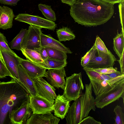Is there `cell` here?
<instances>
[{
    "mask_svg": "<svg viewBox=\"0 0 124 124\" xmlns=\"http://www.w3.org/2000/svg\"><path fill=\"white\" fill-rule=\"evenodd\" d=\"M27 30L26 29H22L18 33L9 43L8 45L11 49L21 50V44Z\"/></svg>",
    "mask_w": 124,
    "mask_h": 124,
    "instance_id": "obj_26",
    "label": "cell"
},
{
    "mask_svg": "<svg viewBox=\"0 0 124 124\" xmlns=\"http://www.w3.org/2000/svg\"><path fill=\"white\" fill-rule=\"evenodd\" d=\"M41 28L30 25L27 30L21 45L22 49L34 50L41 46L40 35Z\"/></svg>",
    "mask_w": 124,
    "mask_h": 124,
    "instance_id": "obj_6",
    "label": "cell"
},
{
    "mask_svg": "<svg viewBox=\"0 0 124 124\" xmlns=\"http://www.w3.org/2000/svg\"><path fill=\"white\" fill-rule=\"evenodd\" d=\"M77 0H61L62 2L71 6Z\"/></svg>",
    "mask_w": 124,
    "mask_h": 124,
    "instance_id": "obj_42",
    "label": "cell"
},
{
    "mask_svg": "<svg viewBox=\"0 0 124 124\" xmlns=\"http://www.w3.org/2000/svg\"><path fill=\"white\" fill-rule=\"evenodd\" d=\"M38 7L39 10L46 19L54 22L56 21V18L55 12L52 9L51 6L39 4L38 5Z\"/></svg>",
    "mask_w": 124,
    "mask_h": 124,
    "instance_id": "obj_27",
    "label": "cell"
},
{
    "mask_svg": "<svg viewBox=\"0 0 124 124\" xmlns=\"http://www.w3.org/2000/svg\"><path fill=\"white\" fill-rule=\"evenodd\" d=\"M15 16L11 8L0 6V29L6 30L12 28Z\"/></svg>",
    "mask_w": 124,
    "mask_h": 124,
    "instance_id": "obj_20",
    "label": "cell"
},
{
    "mask_svg": "<svg viewBox=\"0 0 124 124\" xmlns=\"http://www.w3.org/2000/svg\"><path fill=\"white\" fill-rule=\"evenodd\" d=\"M6 37L4 34L0 32V47L16 56H18L9 46Z\"/></svg>",
    "mask_w": 124,
    "mask_h": 124,
    "instance_id": "obj_32",
    "label": "cell"
},
{
    "mask_svg": "<svg viewBox=\"0 0 124 124\" xmlns=\"http://www.w3.org/2000/svg\"><path fill=\"white\" fill-rule=\"evenodd\" d=\"M56 33L60 42L73 40L76 38L75 35L70 28L67 27H63L57 30Z\"/></svg>",
    "mask_w": 124,
    "mask_h": 124,
    "instance_id": "obj_24",
    "label": "cell"
},
{
    "mask_svg": "<svg viewBox=\"0 0 124 124\" xmlns=\"http://www.w3.org/2000/svg\"><path fill=\"white\" fill-rule=\"evenodd\" d=\"M93 69L96 72L104 74L110 73L117 72L118 71L117 70V68H114L113 67Z\"/></svg>",
    "mask_w": 124,
    "mask_h": 124,
    "instance_id": "obj_35",
    "label": "cell"
},
{
    "mask_svg": "<svg viewBox=\"0 0 124 124\" xmlns=\"http://www.w3.org/2000/svg\"><path fill=\"white\" fill-rule=\"evenodd\" d=\"M29 100L24 102L16 109L13 111L10 117L11 124H26L32 114L29 105Z\"/></svg>",
    "mask_w": 124,
    "mask_h": 124,
    "instance_id": "obj_13",
    "label": "cell"
},
{
    "mask_svg": "<svg viewBox=\"0 0 124 124\" xmlns=\"http://www.w3.org/2000/svg\"><path fill=\"white\" fill-rule=\"evenodd\" d=\"M70 11L75 22L91 27L107 22L113 16L114 8V5L105 0H77Z\"/></svg>",
    "mask_w": 124,
    "mask_h": 124,
    "instance_id": "obj_1",
    "label": "cell"
},
{
    "mask_svg": "<svg viewBox=\"0 0 124 124\" xmlns=\"http://www.w3.org/2000/svg\"><path fill=\"white\" fill-rule=\"evenodd\" d=\"M20 65L22 66L28 74L34 80L38 78L46 77V69L27 59L21 58L20 61Z\"/></svg>",
    "mask_w": 124,
    "mask_h": 124,
    "instance_id": "obj_15",
    "label": "cell"
},
{
    "mask_svg": "<svg viewBox=\"0 0 124 124\" xmlns=\"http://www.w3.org/2000/svg\"><path fill=\"white\" fill-rule=\"evenodd\" d=\"M107 2L110 4L114 5L115 4L120 3L124 0H105Z\"/></svg>",
    "mask_w": 124,
    "mask_h": 124,
    "instance_id": "obj_43",
    "label": "cell"
},
{
    "mask_svg": "<svg viewBox=\"0 0 124 124\" xmlns=\"http://www.w3.org/2000/svg\"><path fill=\"white\" fill-rule=\"evenodd\" d=\"M117 61L120 64L121 73L122 74H124V51L123 52L121 57L119 60Z\"/></svg>",
    "mask_w": 124,
    "mask_h": 124,
    "instance_id": "obj_40",
    "label": "cell"
},
{
    "mask_svg": "<svg viewBox=\"0 0 124 124\" xmlns=\"http://www.w3.org/2000/svg\"><path fill=\"white\" fill-rule=\"evenodd\" d=\"M80 98L74 101L69 108L65 117L68 124H79L81 122Z\"/></svg>",
    "mask_w": 124,
    "mask_h": 124,
    "instance_id": "obj_21",
    "label": "cell"
},
{
    "mask_svg": "<svg viewBox=\"0 0 124 124\" xmlns=\"http://www.w3.org/2000/svg\"><path fill=\"white\" fill-rule=\"evenodd\" d=\"M7 76L12 78L4 62L0 59V78H3Z\"/></svg>",
    "mask_w": 124,
    "mask_h": 124,
    "instance_id": "obj_34",
    "label": "cell"
},
{
    "mask_svg": "<svg viewBox=\"0 0 124 124\" xmlns=\"http://www.w3.org/2000/svg\"><path fill=\"white\" fill-rule=\"evenodd\" d=\"M119 8L121 23L122 26V31H124V1L119 3Z\"/></svg>",
    "mask_w": 124,
    "mask_h": 124,
    "instance_id": "obj_37",
    "label": "cell"
},
{
    "mask_svg": "<svg viewBox=\"0 0 124 124\" xmlns=\"http://www.w3.org/2000/svg\"><path fill=\"white\" fill-rule=\"evenodd\" d=\"M101 122L96 121L93 117L90 116L83 118L79 124H101Z\"/></svg>",
    "mask_w": 124,
    "mask_h": 124,
    "instance_id": "obj_36",
    "label": "cell"
},
{
    "mask_svg": "<svg viewBox=\"0 0 124 124\" xmlns=\"http://www.w3.org/2000/svg\"><path fill=\"white\" fill-rule=\"evenodd\" d=\"M70 102L63 95L57 96L53 105L54 115L62 119L64 118L70 107Z\"/></svg>",
    "mask_w": 124,
    "mask_h": 124,
    "instance_id": "obj_16",
    "label": "cell"
},
{
    "mask_svg": "<svg viewBox=\"0 0 124 124\" xmlns=\"http://www.w3.org/2000/svg\"><path fill=\"white\" fill-rule=\"evenodd\" d=\"M37 52L40 55L44 61L47 59L48 57L45 47L41 46L34 50Z\"/></svg>",
    "mask_w": 124,
    "mask_h": 124,
    "instance_id": "obj_38",
    "label": "cell"
},
{
    "mask_svg": "<svg viewBox=\"0 0 124 124\" xmlns=\"http://www.w3.org/2000/svg\"><path fill=\"white\" fill-rule=\"evenodd\" d=\"M48 58L61 61L67 60V53L60 50L52 48L46 47Z\"/></svg>",
    "mask_w": 124,
    "mask_h": 124,
    "instance_id": "obj_25",
    "label": "cell"
},
{
    "mask_svg": "<svg viewBox=\"0 0 124 124\" xmlns=\"http://www.w3.org/2000/svg\"><path fill=\"white\" fill-rule=\"evenodd\" d=\"M113 48L119 58H120L124 51V32L121 31L120 33L118 32L113 38Z\"/></svg>",
    "mask_w": 124,
    "mask_h": 124,
    "instance_id": "obj_23",
    "label": "cell"
},
{
    "mask_svg": "<svg viewBox=\"0 0 124 124\" xmlns=\"http://www.w3.org/2000/svg\"><path fill=\"white\" fill-rule=\"evenodd\" d=\"M66 77L65 69H52L46 71V77L48 83L54 87L64 90Z\"/></svg>",
    "mask_w": 124,
    "mask_h": 124,
    "instance_id": "obj_14",
    "label": "cell"
},
{
    "mask_svg": "<svg viewBox=\"0 0 124 124\" xmlns=\"http://www.w3.org/2000/svg\"><path fill=\"white\" fill-rule=\"evenodd\" d=\"M116 60L115 56L109 50L106 53L97 49L93 58L85 67L94 69L113 67Z\"/></svg>",
    "mask_w": 124,
    "mask_h": 124,
    "instance_id": "obj_7",
    "label": "cell"
},
{
    "mask_svg": "<svg viewBox=\"0 0 124 124\" xmlns=\"http://www.w3.org/2000/svg\"><path fill=\"white\" fill-rule=\"evenodd\" d=\"M20 51L27 60L46 69V65L44 61L36 51L33 50L22 48Z\"/></svg>",
    "mask_w": 124,
    "mask_h": 124,
    "instance_id": "obj_22",
    "label": "cell"
},
{
    "mask_svg": "<svg viewBox=\"0 0 124 124\" xmlns=\"http://www.w3.org/2000/svg\"><path fill=\"white\" fill-rule=\"evenodd\" d=\"M124 79L108 91L98 96L95 99L96 106L102 109L120 98L124 99Z\"/></svg>",
    "mask_w": 124,
    "mask_h": 124,
    "instance_id": "obj_4",
    "label": "cell"
},
{
    "mask_svg": "<svg viewBox=\"0 0 124 124\" xmlns=\"http://www.w3.org/2000/svg\"><path fill=\"white\" fill-rule=\"evenodd\" d=\"M96 96L106 92L124 79V74L108 80L98 81L89 79Z\"/></svg>",
    "mask_w": 124,
    "mask_h": 124,
    "instance_id": "obj_11",
    "label": "cell"
},
{
    "mask_svg": "<svg viewBox=\"0 0 124 124\" xmlns=\"http://www.w3.org/2000/svg\"><path fill=\"white\" fill-rule=\"evenodd\" d=\"M18 70L19 82L28 91L29 94L32 96L39 95L36 89L34 80L20 64L18 66Z\"/></svg>",
    "mask_w": 124,
    "mask_h": 124,
    "instance_id": "obj_17",
    "label": "cell"
},
{
    "mask_svg": "<svg viewBox=\"0 0 124 124\" xmlns=\"http://www.w3.org/2000/svg\"><path fill=\"white\" fill-rule=\"evenodd\" d=\"M40 43L41 46L60 50L67 53L71 54L72 52L60 41L53 38L50 34L46 35L42 33L40 35Z\"/></svg>",
    "mask_w": 124,
    "mask_h": 124,
    "instance_id": "obj_19",
    "label": "cell"
},
{
    "mask_svg": "<svg viewBox=\"0 0 124 124\" xmlns=\"http://www.w3.org/2000/svg\"><path fill=\"white\" fill-rule=\"evenodd\" d=\"M10 81L0 82V124H11L12 112L29 100V93L19 81L11 78Z\"/></svg>",
    "mask_w": 124,
    "mask_h": 124,
    "instance_id": "obj_2",
    "label": "cell"
},
{
    "mask_svg": "<svg viewBox=\"0 0 124 124\" xmlns=\"http://www.w3.org/2000/svg\"><path fill=\"white\" fill-rule=\"evenodd\" d=\"M60 120L50 112L43 114L32 113L26 124H57Z\"/></svg>",
    "mask_w": 124,
    "mask_h": 124,
    "instance_id": "obj_18",
    "label": "cell"
},
{
    "mask_svg": "<svg viewBox=\"0 0 124 124\" xmlns=\"http://www.w3.org/2000/svg\"><path fill=\"white\" fill-rule=\"evenodd\" d=\"M29 105L33 114H45L53 111V104L40 95L29 94Z\"/></svg>",
    "mask_w": 124,
    "mask_h": 124,
    "instance_id": "obj_9",
    "label": "cell"
},
{
    "mask_svg": "<svg viewBox=\"0 0 124 124\" xmlns=\"http://www.w3.org/2000/svg\"><path fill=\"white\" fill-rule=\"evenodd\" d=\"M114 112L116 115L114 124H124V114L122 107L117 105L114 108Z\"/></svg>",
    "mask_w": 124,
    "mask_h": 124,
    "instance_id": "obj_31",
    "label": "cell"
},
{
    "mask_svg": "<svg viewBox=\"0 0 124 124\" xmlns=\"http://www.w3.org/2000/svg\"><path fill=\"white\" fill-rule=\"evenodd\" d=\"M20 0H0V3L2 4L16 6Z\"/></svg>",
    "mask_w": 124,
    "mask_h": 124,
    "instance_id": "obj_39",
    "label": "cell"
},
{
    "mask_svg": "<svg viewBox=\"0 0 124 124\" xmlns=\"http://www.w3.org/2000/svg\"><path fill=\"white\" fill-rule=\"evenodd\" d=\"M0 51L4 62L12 78L19 81L18 66L21 58L0 47Z\"/></svg>",
    "mask_w": 124,
    "mask_h": 124,
    "instance_id": "obj_10",
    "label": "cell"
},
{
    "mask_svg": "<svg viewBox=\"0 0 124 124\" xmlns=\"http://www.w3.org/2000/svg\"><path fill=\"white\" fill-rule=\"evenodd\" d=\"M83 69L85 72L89 79L98 81L108 80L111 79L107 75L98 73L94 70L92 68L84 67H83Z\"/></svg>",
    "mask_w": 124,
    "mask_h": 124,
    "instance_id": "obj_28",
    "label": "cell"
},
{
    "mask_svg": "<svg viewBox=\"0 0 124 124\" xmlns=\"http://www.w3.org/2000/svg\"><path fill=\"white\" fill-rule=\"evenodd\" d=\"M96 51L97 49L95 44H94L89 50L81 58V64L82 67H85L89 62L93 58Z\"/></svg>",
    "mask_w": 124,
    "mask_h": 124,
    "instance_id": "obj_30",
    "label": "cell"
},
{
    "mask_svg": "<svg viewBox=\"0 0 124 124\" xmlns=\"http://www.w3.org/2000/svg\"><path fill=\"white\" fill-rule=\"evenodd\" d=\"M85 91L84 93L80 97V98L81 121L87 116L92 110L95 111L96 105L95 99L92 95L93 88L90 82L85 84Z\"/></svg>",
    "mask_w": 124,
    "mask_h": 124,
    "instance_id": "obj_8",
    "label": "cell"
},
{
    "mask_svg": "<svg viewBox=\"0 0 124 124\" xmlns=\"http://www.w3.org/2000/svg\"><path fill=\"white\" fill-rule=\"evenodd\" d=\"M105 74L108 76L110 78H112L117 77L124 74H122L120 71H118L117 72L106 74Z\"/></svg>",
    "mask_w": 124,
    "mask_h": 124,
    "instance_id": "obj_41",
    "label": "cell"
},
{
    "mask_svg": "<svg viewBox=\"0 0 124 124\" xmlns=\"http://www.w3.org/2000/svg\"><path fill=\"white\" fill-rule=\"evenodd\" d=\"M65 82L63 95L70 101H76L81 96L84 88L81 72L66 77Z\"/></svg>",
    "mask_w": 124,
    "mask_h": 124,
    "instance_id": "obj_3",
    "label": "cell"
},
{
    "mask_svg": "<svg viewBox=\"0 0 124 124\" xmlns=\"http://www.w3.org/2000/svg\"><path fill=\"white\" fill-rule=\"evenodd\" d=\"M0 59L2 61H3V59H2V56H1V52H0Z\"/></svg>",
    "mask_w": 124,
    "mask_h": 124,
    "instance_id": "obj_44",
    "label": "cell"
},
{
    "mask_svg": "<svg viewBox=\"0 0 124 124\" xmlns=\"http://www.w3.org/2000/svg\"><path fill=\"white\" fill-rule=\"evenodd\" d=\"M15 20L20 22H24L30 25L54 31L57 25L54 21L49 20L38 16H34L28 14H19Z\"/></svg>",
    "mask_w": 124,
    "mask_h": 124,
    "instance_id": "obj_5",
    "label": "cell"
},
{
    "mask_svg": "<svg viewBox=\"0 0 124 124\" xmlns=\"http://www.w3.org/2000/svg\"><path fill=\"white\" fill-rule=\"evenodd\" d=\"M94 44L97 50L106 53H108L109 50L107 48L103 41L98 36H96Z\"/></svg>",
    "mask_w": 124,
    "mask_h": 124,
    "instance_id": "obj_33",
    "label": "cell"
},
{
    "mask_svg": "<svg viewBox=\"0 0 124 124\" xmlns=\"http://www.w3.org/2000/svg\"><path fill=\"white\" fill-rule=\"evenodd\" d=\"M44 61L46 65V69L48 70L64 68L66 66L67 64V60L59 61L49 58Z\"/></svg>",
    "mask_w": 124,
    "mask_h": 124,
    "instance_id": "obj_29",
    "label": "cell"
},
{
    "mask_svg": "<svg viewBox=\"0 0 124 124\" xmlns=\"http://www.w3.org/2000/svg\"><path fill=\"white\" fill-rule=\"evenodd\" d=\"M34 82L39 95L54 104L57 96L54 87L42 77L35 79Z\"/></svg>",
    "mask_w": 124,
    "mask_h": 124,
    "instance_id": "obj_12",
    "label": "cell"
}]
</instances>
